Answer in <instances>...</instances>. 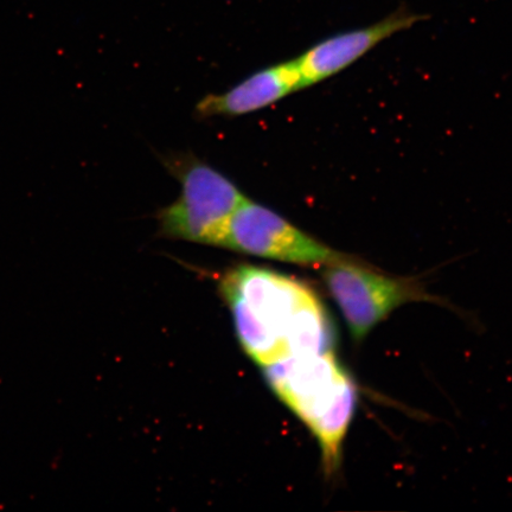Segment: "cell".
<instances>
[{"instance_id": "5", "label": "cell", "mask_w": 512, "mask_h": 512, "mask_svg": "<svg viewBox=\"0 0 512 512\" xmlns=\"http://www.w3.org/2000/svg\"><path fill=\"white\" fill-rule=\"evenodd\" d=\"M222 248L303 266L324 267L349 258L248 198L230 219Z\"/></svg>"}, {"instance_id": "7", "label": "cell", "mask_w": 512, "mask_h": 512, "mask_svg": "<svg viewBox=\"0 0 512 512\" xmlns=\"http://www.w3.org/2000/svg\"><path fill=\"white\" fill-rule=\"evenodd\" d=\"M302 89L296 60L261 70L230 91L208 95L196 107L201 118L236 117L271 106L288 94Z\"/></svg>"}, {"instance_id": "6", "label": "cell", "mask_w": 512, "mask_h": 512, "mask_svg": "<svg viewBox=\"0 0 512 512\" xmlns=\"http://www.w3.org/2000/svg\"><path fill=\"white\" fill-rule=\"evenodd\" d=\"M427 16L406 9L393 12L367 28L342 32L319 42L296 60L302 78V89L342 72L369 51L398 32L426 21Z\"/></svg>"}, {"instance_id": "3", "label": "cell", "mask_w": 512, "mask_h": 512, "mask_svg": "<svg viewBox=\"0 0 512 512\" xmlns=\"http://www.w3.org/2000/svg\"><path fill=\"white\" fill-rule=\"evenodd\" d=\"M181 195L159 211L160 232L168 238L223 247L228 224L245 195L219 171L202 162L179 166Z\"/></svg>"}, {"instance_id": "2", "label": "cell", "mask_w": 512, "mask_h": 512, "mask_svg": "<svg viewBox=\"0 0 512 512\" xmlns=\"http://www.w3.org/2000/svg\"><path fill=\"white\" fill-rule=\"evenodd\" d=\"M262 369L274 393L318 440L325 475H335L357 393L334 350L287 357Z\"/></svg>"}, {"instance_id": "1", "label": "cell", "mask_w": 512, "mask_h": 512, "mask_svg": "<svg viewBox=\"0 0 512 512\" xmlns=\"http://www.w3.org/2000/svg\"><path fill=\"white\" fill-rule=\"evenodd\" d=\"M220 288L243 349L261 368L287 357L332 350L330 319L302 281L240 265L224 274Z\"/></svg>"}, {"instance_id": "4", "label": "cell", "mask_w": 512, "mask_h": 512, "mask_svg": "<svg viewBox=\"0 0 512 512\" xmlns=\"http://www.w3.org/2000/svg\"><path fill=\"white\" fill-rule=\"evenodd\" d=\"M323 278L355 342H362L398 307L427 299L411 281L376 272L351 256L324 266Z\"/></svg>"}]
</instances>
